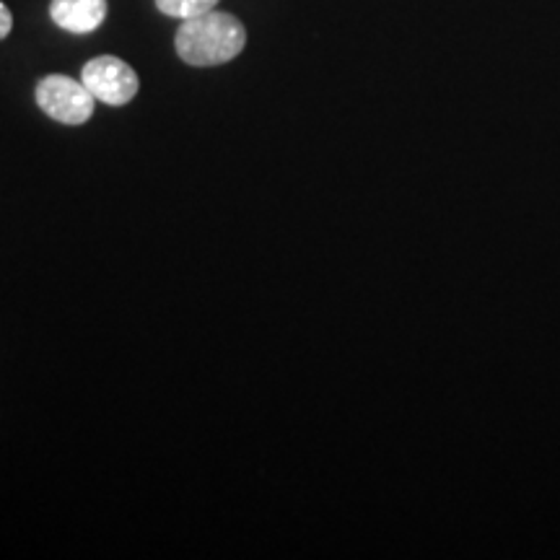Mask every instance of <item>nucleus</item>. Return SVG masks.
<instances>
[{"label": "nucleus", "mask_w": 560, "mask_h": 560, "mask_svg": "<svg viewBox=\"0 0 560 560\" xmlns=\"http://www.w3.org/2000/svg\"><path fill=\"white\" fill-rule=\"evenodd\" d=\"M219 3L221 0H156V9L164 13V16L185 21L213 11Z\"/></svg>", "instance_id": "5"}, {"label": "nucleus", "mask_w": 560, "mask_h": 560, "mask_svg": "<svg viewBox=\"0 0 560 560\" xmlns=\"http://www.w3.org/2000/svg\"><path fill=\"white\" fill-rule=\"evenodd\" d=\"M247 47V30L234 13L208 11L185 19L174 34V50L192 68H213L240 58Z\"/></svg>", "instance_id": "1"}, {"label": "nucleus", "mask_w": 560, "mask_h": 560, "mask_svg": "<svg viewBox=\"0 0 560 560\" xmlns=\"http://www.w3.org/2000/svg\"><path fill=\"white\" fill-rule=\"evenodd\" d=\"M34 100L37 107L47 117L60 125H83L94 115V94L83 86V81L70 79V75H45L34 86Z\"/></svg>", "instance_id": "2"}, {"label": "nucleus", "mask_w": 560, "mask_h": 560, "mask_svg": "<svg viewBox=\"0 0 560 560\" xmlns=\"http://www.w3.org/2000/svg\"><path fill=\"white\" fill-rule=\"evenodd\" d=\"M81 81L96 102L109 104V107H125L138 96L140 79L128 62L117 55H100L89 60L81 70Z\"/></svg>", "instance_id": "3"}, {"label": "nucleus", "mask_w": 560, "mask_h": 560, "mask_svg": "<svg viewBox=\"0 0 560 560\" xmlns=\"http://www.w3.org/2000/svg\"><path fill=\"white\" fill-rule=\"evenodd\" d=\"M50 19L70 34H91L107 19V0H52Z\"/></svg>", "instance_id": "4"}, {"label": "nucleus", "mask_w": 560, "mask_h": 560, "mask_svg": "<svg viewBox=\"0 0 560 560\" xmlns=\"http://www.w3.org/2000/svg\"><path fill=\"white\" fill-rule=\"evenodd\" d=\"M13 30V16L9 11V5L0 3V39H5Z\"/></svg>", "instance_id": "6"}]
</instances>
